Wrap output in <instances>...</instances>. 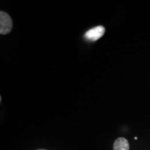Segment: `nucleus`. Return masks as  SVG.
Masks as SVG:
<instances>
[{
  "mask_svg": "<svg viewBox=\"0 0 150 150\" xmlns=\"http://www.w3.org/2000/svg\"><path fill=\"white\" fill-rule=\"evenodd\" d=\"M134 139H135V140H137V139H138V138H137V137H135Z\"/></svg>",
  "mask_w": 150,
  "mask_h": 150,
  "instance_id": "nucleus-4",
  "label": "nucleus"
},
{
  "mask_svg": "<svg viewBox=\"0 0 150 150\" xmlns=\"http://www.w3.org/2000/svg\"><path fill=\"white\" fill-rule=\"evenodd\" d=\"M105 33V28L103 26H97L90 29L85 33V38L88 40L96 41L101 38Z\"/></svg>",
  "mask_w": 150,
  "mask_h": 150,
  "instance_id": "nucleus-2",
  "label": "nucleus"
},
{
  "mask_svg": "<svg viewBox=\"0 0 150 150\" xmlns=\"http://www.w3.org/2000/svg\"><path fill=\"white\" fill-rule=\"evenodd\" d=\"M13 28L12 19L6 13L0 12V33L5 35L10 33Z\"/></svg>",
  "mask_w": 150,
  "mask_h": 150,
  "instance_id": "nucleus-1",
  "label": "nucleus"
},
{
  "mask_svg": "<svg viewBox=\"0 0 150 150\" xmlns=\"http://www.w3.org/2000/svg\"><path fill=\"white\" fill-rule=\"evenodd\" d=\"M113 150H129L128 140L125 138H117L114 142Z\"/></svg>",
  "mask_w": 150,
  "mask_h": 150,
  "instance_id": "nucleus-3",
  "label": "nucleus"
},
{
  "mask_svg": "<svg viewBox=\"0 0 150 150\" xmlns=\"http://www.w3.org/2000/svg\"><path fill=\"white\" fill-rule=\"evenodd\" d=\"M39 150H45V149H39Z\"/></svg>",
  "mask_w": 150,
  "mask_h": 150,
  "instance_id": "nucleus-5",
  "label": "nucleus"
}]
</instances>
